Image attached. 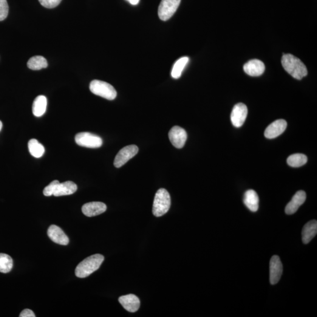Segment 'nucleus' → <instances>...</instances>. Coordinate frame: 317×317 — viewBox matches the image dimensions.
<instances>
[{"label":"nucleus","instance_id":"f257e3e1","mask_svg":"<svg viewBox=\"0 0 317 317\" xmlns=\"http://www.w3.org/2000/svg\"><path fill=\"white\" fill-rule=\"evenodd\" d=\"M283 68L293 78L301 80L308 74L306 66L296 56L290 53L283 54L282 59Z\"/></svg>","mask_w":317,"mask_h":317},{"label":"nucleus","instance_id":"f03ea898","mask_svg":"<svg viewBox=\"0 0 317 317\" xmlns=\"http://www.w3.org/2000/svg\"><path fill=\"white\" fill-rule=\"evenodd\" d=\"M104 257L101 254H96L84 260L75 269V275L79 278H86L98 270L103 263Z\"/></svg>","mask_w":317,"mask_h":317},{"label":"nucleus","instance_id":"7ed1b4c3","mask_svg":"<svg viewBox=\"0 0 317 317\" xmlns=\"http://www.w3.org/2000/svg\"><path fill=\"white\" fill-rule=\"evenodd\" d=\"M171 205V196L165 189L158 190L153 205V214L156 217L162 216L169 210Z\"/></svg>","mask_w":317,"mask_h":317},{"label":"nucleus","instance_id":"20e7f679","mask_svg":"<svg viewBox=\"0 0 317 317\" xmlns=\"http://www.w3.org/2000/svg\"><path fill=\"white\" fill-rule=\"evenodd\" d=\"M89 89L93 94L100 96L107 100H114L117 96V92L114 88L104 81H92L90 84Z\"/></svg>","mask_w":317,"mask_h":317},{"label":"nucleus","instance_id":"39448f33","mask_svg":"<svg viewBox=\"0 0 317 317\" xmlns=\"http://www.w3.org/2000/svg\"><path fill=\"white\" fill-rule=\"evenodd\" d=\"M75 141L78 145L88 148H98L103 145L100 137L89 132H81L76 134Z\"/></svg>","mask_w":317,"mask_h":317},{"label":"nucleus","instance_id":"423d86ee","mask_svg":"<svg viewBox=\"0 0 317 317\" xmlns=\"http://www.w3.org/2000/svg\"><path fill=\"white\" fill-rule=\"evenodd\" d=\"M181 0H162L158 8V16L161 20H168L179 7Z\"/></svg>","mask_w":317,"mask_h":317},{"label":"nucleus","instance_id":"0eeeda50","mask_svg":"<svg viewBox=\"0 0 317 317\" xmlns=\"http://www.w3.org/2000/svg\"><path fill=\"white\" fill-rule=\"evenodd\" d=\"M139 148L137 146L131 145L124 147L120 150L116 156L114 160V166L119 168L123 166L126 163L138 154Z\"/></svg>","mask_w":317,"mask_h":317},{"label":"nucleus","instance_id":"6e6552de","mask_svg":"<svg viewBox=\"0 0 317 317\" xmlns=\"http://www.w3.org/2000/svg\"><path fill=\"white\" fill-rule=\"evenodd\" d=\"M247 114L248 109L246 105L242 103L236 104L231 114V121L233 126L236 128L241 127L245 123Z\"/></svg>","mask_w":317,"mask_h":317},{"label":"nucleus","instance_id":"1a4fd4ad","mask_svg":"<svg viewBox=\"0 0 317 317\" xmlns=\"http://www.w3.org/2000/svg\"><path fill=\"white\" fill-rule=\"evenodd\" d=\"M169 138L175 148L181 149L185 146L188 135L185 129L180 126H175L169 131Z\"/></svg>","mask_w":317,"mask_h":317},{"label":"nucleus","instance_id":"9d476101","mask_svg":"<svg viewBox=\"0 0 317 317\" xmlns=\"http://www.w3.org/2000/svg\"><path fill=\"white\" fill-rule=\"evenodd\" d=\"M282 274V265L278 256L271 257L270 262V282L271 284H276L280 281Z\"/></svg>","mask_w":317,"mask_h":317},{"label":"nucleus","instance_id":"9b49d317","mask_svg":"<svg viewBox=\"0 0 317 317\" xmlns=\"http://www.w3.org/2000/svg\"><path fill=\"white\" fill-rule=\"evenodd\" d=\"M287 122L284 120H279L273 122L266 128L264 135L267 139H274L282 135L287 128Z\"/></svg>","mask_w":317,"mask_h":317},{"label":"nucleus","instance_id":"f8f14e48","mask_svg":"<svg viewBox=\"0 0 317 317\" xmlns=\"http://www.w3.org/2000/svg\"><path fill=\"white\" fill-rule=\"evenodd\" d=\"M48 236L56 244L66 246L70 242L69 238L60 228L56 225L50 226L47 231Z\"/></svg>","mask_w":317,"mask_h":317},{"label":"nucleus","instance_id":"ddd939ff","mask_svg":"<svg viewBox=\"0 0 317 317\" xmlns=\"http://www.w3.org/2000/svg\"><path fill=\"white\" fill-rule=\"evenodd\" d=\"M106 204L100 202H93L85 204L82 207V211L88 217L98 216L106 211Z\"/></svg>","mask_w":317,"mask_h":317},{"label":"nucleus","instance_id":"4468645a","mask_svg":"<svg viewBox=\"0 0 317 317\" xmlns=\"http://www.w3.org/2000/svg\"><path fill=\"white\" fill-rule=\"evenodd\" d=\"M305 200H306L305 192L303 191L297 192L285 207V213L288 215L295 213L300 206L305 202Z\"/></svg>","mask_w":317,"mask_h":317},{"label":"nucleus","instance_id":"2eb2a0df","mask_svg":"<svg viewBox=\"0 0 317 317\" xmlns=\"http://www.w3.org/2000/svg\"><path fill=\"white\" fill-rule=\"evenodd\" d=\"M119 302L126 310L131 313H135L140 308L141 302L137 296L134 294L121 296Z\"/></svg>","mask_w":317,"mask_h":317},{"label":"nucleus","instance_id":"dca6fc26","mask_svg":"<svg viewBox=\"0 0 317 317\" xmlns=\"http://www.w3.org/2000/svg\"><path fill=\"white\" fill-rule=\"evenodd\" d=\"M245 72L251 76H259L264 73V64L259 59H252L245 64L243 67Z\"/></svg>","mask_w":317,"mask_h":317},{"label":"nucleus","instance_id":"f3484780","mask_svg":"<svg viewBox=\"0 0 317 317\" xmlns=\"http://www.w3.org/2000/svg\"><path fill=\"white\" fill-rule=\"evenodd\" d=\"M77 186L71 181L60 183H59L55 189L53 196L55 197L67 196L75 193L77 191Z\"/></svg>","mask_w":317,"mask_h":317},{"label":"nucleus","instance_id":"a211bd4d","mask_svg":"<svg viewBox=\"0 0 317 317\" xmlns=\"http://www.w3.org/2000/svg\"><path fill=\"white\" fill-rule=\"evenodd\" d=\"M317 233V222L313 220L308 222L302 229V239L304 244H308Z\"/></svg>","mask_w":317,"mask_h":317},{"label":"nucleus","instance_id":"6ab92c4d","mask_svg":"<svg viewBox=\"0 0 317 317\" xmlns=\"http://www.w3.org/2000/svg\"><path fill=\"white\" fill-rule=\"evenodd\" d=\"M244 203L249 210L253 212L258 211L259 198L258 194L254 190H248L244 195Z\"/></svg>","mask_w":317,"mask_h":317},{"label":"nucleus","instance_id":"aec40b11","mask_svg":"<svg viewBox=\"0 0 317 317\" xmlns=\"http://www.w3.org/2000/svg\"><path fill=\"white\" fill-rule=\"evenodd\" d=\"M47 106V98L43 95L38 96L33 104V113L36 117H40L46 111Z\"/></svg>","mask_w":317,"mask_h":317},{"label":"nucleus","instance_id":"412c9836","mask_svg":"<svg viewBox=\"0 0 317 317\" xmlns=\"http://www.w3.org/2000/svg\"><path fill=\"white\" fill-rule=\"evenodd\" d=\"M28 149L33 157L36 158H39L42 157L45 152V148L43 145L35 139H32L30 140L28 143Z\"/></svg>","mask_w":317,"mask_h":317},{"label":"nucleus","instance_id":"4be33fe9","mask_svg":"<svg viewBox=\"0 0 317 317\" xmlns=\"http://www.w3.org/2000/svg\"><path fill=\"white\" fill-rule=\"evenodd\" d=\"M189 58L187 56L180 58L175 62L171 72V75L175 79L179 78L182 75L184 69L188 64Z\"/></svg>","mask_w":317,"mask_h":317},{"label":"nucleus","instance_id":"5701e85b","mask_svg":"<svg viewBox=\"0 0 317 317\" xmlns=\"http://www.w3.org/2000/svg\"><path fill=\"white\" fill-rule=\"evenodd\" d=\"M27 67L32 70H40L48 67V62L43 56H35L28 60Z\"/></svg>","mask_w":317,"mask_h":317},{"label":"nucleus","instance_id":"b1692460","mask_svg":"<svg viewBox=\"0 0 317 317\" xmlns=\"http://www.w3.org/2000/svg\"><path fill=\"white\" fill-rule=\"evenodd\" d=\"M307 157L304 154H296L290 155L288 158L287 162L288 165L293 168H299L306 164Z\"/></svg>","mask_w":317,"mask_h":317},{"label":"nucleus","instance_id":"393cba45","mask_svg":"<svg viewBox=\"0 0 317 317\" xmlns=\"http://www.w3.org/2000/svg\"><path fill=\"white\" fill-rule=\"evenodd\" d=\"M13 267V260L7 254L0 253V272L9 273Z\"/></svg>","mask_w":317,"mask_h":317},{"label":"nucleus","instance_id":"a878e982","mask_svg":"<svg viewBox=\"0 0 317 317\" xmlns=\"http://www.w3.org/2000/svg\"><path fill=\"white\" fill-rule=\"evenodd\" d=\"M8 11L9 8L7 0H0V21L4 20L7 18Z\"/></svg>","mask_w":317,"mask_h":317},{"label":"nucleus","instance_id":"bb28decb","mask_svg":"<svg viewBox=\"0 0 317 317\" xmlns=\"http://www.w3.org/2000/svg\"><path fill=\"white\" fill-rule=\"evenodd\" d=\"M59 182L58 180H53L49 185L45 187L44 189L43 194L45 196H51L53 195L55 191L56 186L58 185Z\"/></svg>","mask_w":317,"mask_h":317},{"label":"nucleus","instance_id":"cd10ccee","mask_svg":"<svg viewBox=\"0 0 317 317\" xmlns=\"http://www.w3.org/2000/svg\"><path fill=\"white\" fill-rule=\"evenodd\" d=\"M42 6L47 8H53L57 7L61 3L62 0H38Z\"/></svg>","mask_w":317,"mask_h":317},{"label":"nucleus","instance_id":"c85d7f7f","mask_svg":"<svg viewBox=\"0 0 317 317\" xmlns=\"http://www.w3.org/2000/svg\"><path fill=\"white\" fill-rule=\"evenodd\" d=\"M35 314L32 310L30 309H25L22 311L19 315V317H35Z\"/></svg>","mask_w":317,"mask_h":317},{"label":"nucleus","instance_id":"c756f323","mask_svg":"<svg viewBox=\"0 0 317 317\" xmlns=\"http://www.w3.org/2000/svg\"><path fill=\"white\" fill-rule=\"evenodd\" d=\"M127 1H129L130 4L136 5L140 2V0H127Z\"/></svg>","mask_w":317,"mask_h":317},{"label":"nucleus","instance_id":"7c9ffc66","mask_svg":"<svg viewBox=\"0 0 317 317\" xmlns=\"http://www.w3.org/2000/svg\"><path fill=\"white\" fill-rule=\"evenodd\" d=\"M2 128V123H1V121H0V131H1Z\"/></svg>","mask_w":317,"mask_h":317}]
</instances>
